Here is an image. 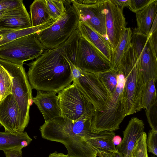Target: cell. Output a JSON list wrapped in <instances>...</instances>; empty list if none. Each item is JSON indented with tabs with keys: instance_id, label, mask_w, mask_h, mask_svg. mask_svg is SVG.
<instances>
[{
	"instance_id": "6da1fadb",
	"label": "cell",
	"mask_w": 157,
	"mask_h": 157,
	"mask_svg": "<svg viewBox=\"0 0 157 157\" xmlns=\"http://www.w3.org/2000/svg\"><path fill=\"white\" fill-rule=\"evenodd\" d=\"M92 117L85 116L77 121L62 116L45 122L40 128L42 137L61 143L71 157H96V151L86 140L90 138L111 139L112 132H93L91 129Z\"/></svg>"
},
{
	"instance_id": "7a4b0ae2",
	"label": "cell",
	"mask_w": 157,
	"mask_h": 157,
	"mask_svg": "<svg viewBox=\"0 0 157 157\" xmlns=\"http://www.w3.org/2000/svg\"><path fill=\"white\" fill-rule=\"evenodd\" d=\"M26 64L29 67L27 75L32 89L58 93L73 81L69 62L56 48L46 50Z\"/></svg>"
},
{
	"instance_id": "3957f363",
	"label": "cell",
	"mask_w": 157,
	"mask_h": 157,
	"mask_svg": "<svg viewBox=\"0 0 157 157\" xmlns=\"http://www.w3.org/2000/svg\"><path fill=\"white\" fill-rule=\"evenodd\" d=\"M117 69L125 78L123 92L127 116L141 111L144 81L136 53L131 44Z\"/></svg>"
},
{
	"instance_id": "277c9868",
	"label": "cell",
	"mask_w": 157,
	"mask_h": 157,
	"mask_svg": "<svg viewBox=\"0 0 157 157\" xmlns=\"http://www.w3.org/2000/svg\"><path fill=\"white\" fill-rule=\"evenodd\" d=\"M116 90L112 99L101 111H94L91 129L94 132H113L120 128V125L126 116V105L123 92L125 78L119 71Z\"/></svg>"
},
{
	"instance_id": "5b68a950",
	"label": "cell",
	"mask_w": 157,
	"mask_h": 157,
	"mask_svg": "<svg viewBox=\"0 0 157 157\" xmlns=\"http://www.w3.org/2000/svg\"><path fill=\"white\" fill-rule=\"evenodd\" d=\"M0 64L11 77V94L17 104L21 128L23 132L29 121L30 106L33 99L32 89L23 64L13 63L1 59Z\"/></svg>"
},
{
	"instance_id": "8992f818",
	"label": "cell",
	"mask_w": 157,
	"mask_h": 157,
	"mask_svg": "<svg viewBox=\"0 0 157 157\" xmlns=\"http://www.w3.org/2000/svg\"><path fill=\"white\" fill-rule=\"evenodd\" d=\"M65 13L48 28L37 33L45 49H55L65 42L77 27L78 20L71 0H63Z\"/></svg>"
},
{
	"instance_id": "52a82bcc",
	"label": "cell",
	"mask_w": 157,
	"mask_h": 157,
	"mask_svg": "<svg viewBox=\"0 0 157 157\" xmlns=\"http://www.w3.org/2000/svg\"><path fill=\"white\" fill-rule=\"evenodd\" d=\"M73 80L95 108V111H101L112 99V95L97 74L84 71L70 64Z\"/></svg>"
},
{
	"instance_id": "ba28073f",
	"label": "cell",
	"mask_w": 157,
	"mask_h": 157,
	"mask_svg": "<svg viewBox=\"0 0 157 157\" xmlns=\"http://www.w3.org/2000/svg\"><path fill=\"white\" fill-rule=\"evenodd\" d=\"M72 84L58 93L61 116L77 121L84 116L92 117L95 108L73 80Z\"/></svg>"
},
{
	"instance_id": "9c48e42d",
	"label": "cell",
	"mask_w": 157,
	"mask_h": 157,
	"mask_svg": "<svg viewBox=\"0 0 157 157\" xmlns=\"http://www.w3.org/2000/svg\"><path fill=\"white\" fill-rule=\"evenodd\" d=\"M37 33L18 38L0 47V59L23 64L24 62L36 59L44 51Z\"/></svg>"
},
{
	"instance_id": "30bf717a",
	"label": "cell",
	"mask_w": 157,
	"mask_h": 157,
	"mask_svg": "<svg viewBox=\"0 0 157 157\" xmlns=\"http://www.w3.org/2000/svg\"><path fill=\"white\" fill-rule=\"evenodd\" d=\"M107 0L71 1L72 6L77 14L78 21L108 40L105 18Z\"/></svg>"
},
{
	"instance_id": "8fae6325",
	"label": "cell",
	"mask_w": 157,
	"mask_h": 157,
	"mask_svg": "<svg viewBox=\"0 0 157 157\" xmlns=\"http://www.w3.org/2000/svg\"><path fill=\"white\" fill-rule=\"evenodd\" d=\"M74 65L81 71L95 74L111 69L110 62L80 34Z\"/></svg>"
},
{
	"instance_id": "7c38bea8",
	"label": "cell",
	"mask_w": 157,
	"mask_h": 157,
	"mask_svg": "<svg viewBox=\"0 0 157 157\" xmlns=\"http://www.w3.org/2000/svg\"><path fill=\"white\" fill-rule=\"evenodd\" d=\"M131 45L135 50L143 78L144 84L150 78L156 82L157 79V56L152 50L148 41V36L132 32Z\"/></svg>"
},
{
	"instance_id": "4fadbf2b",
	"label": "cell",
	"mask_w": 157,
	"mask_h": 157,
	"mask_svg": "<svg viewBox=\"0 0 157 157\" xmlns=\"http://www.w3.org/2000/svg\"><path fill=\"white\" fill-rule=\"evenodd\" d=\"M123 9L113 0H107L105 4L106 27L107 39L113 51L116 47L126 28Z\"/></svg>"
},
{
	"instance_id": "5bb4252c",
	"label": "cell",
	"mask_w": 157,
	"mask_h": 157,
	"mask_svg": "<svg viewBox=\"0 0 157 157\" xmlns=\"http://www.w3.org/2000/svg\"><path fill=\"white\" fill-rule=\"evenodd\" d=\"M0 124L5 131L22 133L17 103L12 94L0 101Z\"/></svg>"
},
{
	"instance_id": "9a60e30c",
	"label": "cell",
	"mask_w": 157,
	"mask_h": 157,
	"mask_svg": "<svg viewBox=\"0 0 157 157\" xmlns=\"http://www.w3.org/2000/svg\"><path fill=\"white\" fill-rule=\"evenodd\" d=\"M143 121L133 117L129 121L125 129L123 131V137L121 143L116 147V151L128 157L137 139L144 132Z\"/></svg>"
},
{
	"instance_id": "2e32d148",
	"label": "cell",
	"mask_w": 157,
	"mask_h": 157,
	"mask_svg": "<svg viewBox=\"0 0 157 157\" xmlns=\"http://www.w3.org/2000/svg\"><path fill=\"white\" fill-rule=\"evenodd\" d=\"M31 27L30 17L24 3L7 10L0 18V29L20 30Z\"/></svg>"
},
{
	"instance_id": "e0dca14e",
	"label": "cell",
	"mask_w": 157,
	"mask_h": 157,
	"mask_svg": "<svg viewBox=\"0 0 157 157\" xmlns=\"http://www.w3.org/2000/svg\"><path fill=\"white\" fill-rule=\"evenodd\" d=\"M56 94L37 90L36 96L33 98V102L42 114L45 122L61 116Z\"/></svg>"
},
{
	"instance_id": "ac0fdd59",
	"label": "cell",
	"mask_w": 157,
	"mask_h": 157,
	"mask_svg": "<svg viewBox=\"0 0 157 157\" xmlns=\"http://www.w3.org/2000/svg\"><path fill=\"white\" fill-rule=\"evenodd\" d=\"M77 29L80 34L111 63L113 50L108 40L79 21Z\"/></svg>"
},
{
	"instance_id": "d6986e66",
	"label": "cell",
	"mask_w": 157,
	"mask_h": 157,
	"mask_svg": "<svg viewBox=\"0 0 157 157\" xmlns=\"http://www.w3.org/2000/svg\"><path fill=\"white\" fill-rule=\"evenodd\" d=\"M157 0L149 5L136 13L137 28L134 29L139 33L148 35L153 21L157 14Z\"/></svg>"
},
{
	"instance_id": "ffe728a7",
	"label": "cell",
	"mask_w": 157,
	"mask_h": 157,
	"mask_svg": "<svg viewBox=\"0 0 157 157\" xmlns=\"http://www.w3.org/2000/svg\"><path fill=\"white\" fill-rule=\"evenodd\" d=\"M57 20L52 19L39 26L23 29H0V47L19 37L37 33L48 28Z\"/></svg>"
},
{
	"instance_id": "44dd1931",
	"label": "cell",
	"mask_w": 157,
	"mask_h": 157,
	"mask_svg": "<svg viewBox=\"0 0 157 157\" xmlns=\"http://www.w3.org/2000/svg\"><path fill=\"white\" fill-rule=\"evenodd\" d=\"M32 141L26 132L22 133H13L0 131V150L15 147H25Z\"/></svg>"
},
{
	"instance_id": "7402d4cb",
	"label": "cell",
	"mask_w": 157,
	"mask_h": 157,
	"mask_svg": "<svg viewBox=\"0 0 157 157\" xmlns=\"http://www.w3.org/2000/svg\"><path fill=\"white\" fill-rule=\"evenodd\" d=\"M132 32L130 28H126L118 43L113 51L111 62V69H116L121 59L131 45Z\"/></svg>"
},
{
	"instance_id": "603a6c76",
	"label": "cell",
	"mask_w": 157,
	"mask_h": 157,
	"mask_svg": "<svg viewBox=\"0 0 157 157\" xmlns=\"http://www.w3.org/2000/svg\"><path fill=\"white\" fill-rule=\"evenodd\" d=\"M33 27L44 24L52 19L47 9L45 0H34L30 6Z\"/></svg>"
},
{
	"instance_id": "cb8c5ba5",
	"label": "cell",
	"mask_w": 157,
	"mask_h": 157,
	"mask_svg": "<svg viewBox=\"0 0 157 157\" xmlns=\"http://www.w3.org/2000/svg\"><path fill=\"white\" fill-rule=\"evenodd\" d=\"M80 36L77 28L65 42L56 48L74 65Z\"/></svg>"
},
{
	"instance_id": "d4e9b609",
	"label": "cell",
	"mask_w": 157,
	"mask_h": 157,
	"mask_svg": "<svg viewBox=\"0 0 157 157\" xmlns=\"http://www.w3.org/2000/svg\"><path fill=\"white\" fill-rule=\"evenodd\" d=\"M155 82L153 79L151 78L144 84L141 100L143 109H148L157 102Z\"/></svg>"
},
{
	"instance_id": "484cf974",
	"label": "cell",
	"mask_w": 157,
	"mask_h": 157,
	"mask_svg": "<svg viewBox=\"0 0 157 157\" xmlns=\"http://www.w3.org/2000/svg\"><path fill=\"white\" fill-rule=\"evenodd\" d=\"M12 82L8 71L0 64V99L11 94Z\"/></svg>"
},
{
	"instance_id": "4316f807",
	"label": "cell",
	"mask_w": 157,
	"mask_h": 157,
	"mask_svg": "<svg viewBox=\"0 0 157 157\" xmlns=\"http://www.w3.org/2000/svg\"><path fill=\"white\" fill-rule=\"evenodd\" d=\"M119 70L116 69L110 70L103 72L97 73L103 82L104 85L112 94L116 90L117 83V76Z\"/></svg>"
},
{
	"instance_id": "83f0119b",
	"label": "cell",
	"mask_w": 157,
	"mask_h": 157,
	"mask_svg": "<svg viewBox=\"0 0 157 157\" xmlns=\"http://www.w3.org/2000/svg\"><path fill=\"white\" fill-rule=\"evenodd\" d=\"M46 6L52 19L57 20L65 12L63 0H45Z\"/></svg>"
},
{
	"instance_id": "f1b7e54d",
	"label": "cell",
	"mask_w": 157,
	"mask_h": 157,
	"mask_svg": "<svg viewBox=\"0 0 157 157\" xmlns=\"http://www.w3.org/2000/svg\"><path fill=\"white\" fill-rule=\"evenodd\" d=\"M86 140L96 151H117L112 140L104 138H90Z\"/></svg>"
},
{
	"instance_id": "f546056e",
	"label": "cell",
	"mask_w": 157,
	"mask_h": 157,
	"mask_svg": "<svg viewBox=\"0 0 157 157\" xmlns=\"http://www.w3.org/2000/svg\"><path fill=\"white\" fill-rule=\"evenodd\" d=\"M147 137L146 133L144 132L136 141L128 157H148Z\"/></svg>"
},
{
	"instance_id": "4dcf8cb0",
	"label": "cell",
	"mask_w": 157,
	"mask_h": 157,
	"mask_svg": "<svg viewBox=\"0 0 157 157\" xmlns=\"http://www.w3.org/2000/svg\"><path fill=\"white\" fill-rule=\"evenodd\" d=\"M148 122L151 130L157 131V102L149 109H145Z\"/></svg>"
},
{
	"instance_id": "1f68e13d",
	"label": "cell",
	"mask_w": 157,
	"mask_h": 157,
	"mask_svg": "<svg viewBox=\"0 0 157 157\" xmlns=\"http://www.w3.org/2000/svg\"><path fill=\"white\" fill-rule=\"evenodd\" d=\"M147 150L153 155H157V131L151 129L148 133L146 139Z\"/></svg>"
},
{
	"instance_id": "d6a6232c",
	"label": "cell",
	"mask_w": 157,
	"mask_h": 157,
	"mask_svg": "<svg viewBox=\"0 0 157 157\" xmlns=\"http://www.w3.org/2000/svg\"><path fill=\"white\" fill-rule=\"evenodd\" d=\"M155 0H129L128 7L130 10L136 13L151 4Z\"/></svg>"
},
{
	"instance_id": "836d02e7",
	"label": "cell",
	"mask_w": 157,
	"mask_h": 157,
	"mask_svg": "<svg viewBox=\"0 0 157 157\" xmlns=\"http://www.w3.org/2000/svg\"><path fill=\"white\" fill-rule=\"evenodd\" d=\"M21 0H0V11L8 10L17 8L22 4Z\"/></svg>"
},
{
	"instance_id": "e575fe53",
	"label": "cell",
	"mask_w": 157,
	"mask_h": 157,
	"mask_svg": "<svg viewBox=\"0 0 157 157\" xmlns=\"http://www.w3.org/2000/svg\"><path fill=\"white\" fill-rule=\"evenodd\" d=\"M23 148L15 147L3 151L6 157H22Z\"/></svg>"
},
{
	"instance_id": "d590c367",
	"label": "cell",
	"mask_w": 157,
	"mask_h": 157,
	"mask_svg": "<svg viewBox=\"0 0 157 157\" xmlns=\"http://www.w3.org/2000/svg\"><path fill=\"white\" fill-rule=\"evenodd\" d=\"M148 41L155 55L157 56V30L151 34H148Z\"/></svg>"
},
{
	"instance_id": "8d00e7d4",
	"label": "cell",
	"mask_w": 157,
	"mask_h": 157,
	"mask_svg": "<svg viewBox=\"0 0 157 157\" xmlns=\"http://www.w3.org/2000/svg\"><path fill=\"white\" fill-rule=\"evenodd\" d=\"M97 156L99 157H124L123 155L117 151L96 150Z\"/></svg>"
},
{
	"instance_id": "74e56055",
	"label": "cell",
	"mask_w": 157,
	"mask_h": 157,
	"mask_svg": "<svg viewBox=\"0 0 157 157\" xmlns=\"http://www.w3.org/2000/svg\"><path fill=\"white\" fill-rule=\"evenodd\" d=\"M129 0H113L115 3L121 9L123 10L125 7L128 6Z\"/></svg>"
},
{
	"instance_id": "f35d334b",
	"label": "cell",
	"mask_w": 157,
	"mask_h": 157,
	"mask_svg": "<svg viewBox=\"0 0 157 157\" xmlns=\"http://www.w3.org/2000/svg\"><path fill=\"white\" fill-rule=\"evenodd\" d=\"M157 30V15L153 21L148 34H151Z\"/></svg>"
},
{
	"instance_id": "ab89813d",
	"label": "cell",
	"mask_w": 157,
	"mask_h": 157,
	"mask_svg": "<svg viewBox=\"0 0 157 157\" xmlns=\"http://www.w3.org/2000/svg\"><path fill=\"white\" fill-rule=\"evenodd\" d=\"M48 157H71L67 155H65L61 153H58L56 151L54 152L50 153Z\"/></svg>"
},
{
	"instance_id": "60d3db41",
	"label": "cell",
	"mask_w": 157,
	"mask_h": 157,
	"mask_svg": "<svg viewBox=\"0 0 157 157\" xmlns=\"http://www.w3.org/2000/svg\"><path fill=\"white\" fill-rule=\"evenodd\" d=\"M112 141L115 145H118L121 142L122 139L121 136H115L112 139Z\"/></svg>"
},
{
	"instance_id": "b9f144b4",
	"label": "cell",
	"mask_w": 157,
	"mask_h": 157,
	"mask_svg": "<svg viewBox=\"0 0 157 157\" xmlns=\"http://www.w3.org/2000/svg\"><path fill=\"white\" fill-rule=\"evenodd\" d=\"M7 10L0 11V18Z\"/></svg>"
},
{
	"instance_id": "7bdbcfd3",
	"label": "cell",
	"mask_w": 157,
	"mask_h": 157,
	"mask_svg": "<svg viewBox=\"0 0 157 157\" xmlns=\"http://www.w3.org/2000/svg\"><path fill=\"white\" fill-rule=\"evenodd\" d=\"M151 157H155V156H151Z\"/></svg>"
},
{
	"instance_id": "ee69618b",
	"label": "cell",
	"mask_w": 157,
	"mask_h": 157,
	"mask_svg": "<svg viewBox=\"0 0 157 157\" xmlns=\"http://www.w3.org/2000/svg\"></svg>"
}]
</instances>
